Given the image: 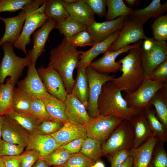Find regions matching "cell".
I'll use <instances>...</instances> for the list:
<instances>
[{
  "mask_svg": "<svg viewBox=\"0 0 167 167\" xmlns=\"http://www.w3.org/2000/svg\"><path fill=\"white\" fill-rule=\"evenodd\" d=\"M83 51L78 50L64 37L62 42L50 52L48 66L59 75L68 94L71 93L75 83L73 72Z\"/></svg>",
  "mask_w": 167,
  "mask_h": 167,
  "instance_id": "obj_1",
  "label": "cell"
},
{
  "mask_svg": "<svg viewBox=\"0 0 167 167\" xmlns=\"http://www.w3.org/2000/svg\"><path fill=\"white\" fill-rule=\"evenodd\" d=\"M122 91L112 81L103 85L98 102L99 114L113 116L130 121L144 109L130 106Z\"/></svg>",
  "mask_w": 167,
  "mask_h": 167,
  "instance_id": "obj_2",
  "label": "cell"
},
{
  "mask_svg": "<svg viewBox=\"0 0 167 167\" xmlns=\"http://www.w3.org/2000/svg\"><path fill=\"white\" fill-rule=\"evenodd\" d=\"M139 48L130 49L125 57L117 61L121 65L120 71L122 73L121 76L112 81L127 94L135 91L145 78Z\"/></svg>",
  "mask_w": 167,
  "mask_h": 167,
  "instance_id": "obj_3",
  "label": "cell"
},
{
  "mask_svg": "<svg viewBox=\"0 0 167 167\" xmlns=\"http://www.w3.org/2000/svg\"><path fill=\"white\" fill-rule=\"evenodd\" d=\"M46 0H29L23 9L26 16L20 35L14 47L28 54L26 46L31 41L30 36L38 28L41 27L48 19L45 14Z\"/></svg>",
  "mask_w": 167,
  "mask_h": 167,
  "instance_id": "obj_4",
  "label": "cell"
},
{
  "mask_svg": "<svg viewBox=\"0 0 167 167\" xmlns=\"http://www.w3.org/2000/svg\"><path fill=\"white\" fill-rule=\"evenodd\" d=\"M13 46L7 42L2 45L4 55L0 63V86L4 84L6 78L9 76L14 87L24 68L28 67L32 62L30 49L25 57L22 58L15 54Z\"/></svg>",
  "mask_w": 167,
  "mask_h": 167,
  "instance_id": "obj_5",
  "label": "cell"
},
{
  "mask_svg": "<svg viewBox=\"0 0 167 167\" xmlns=\"http://www.w3.org/2000/svg\"><path fill=\"white\" fill-rule=\"evenodd\" d=\"M139 48L145 79L148 78L156 68L167 60L166 41H159L145 36Z\"/></svg>",
  "mask_w": 167,
  "mask_h": 167,
  "instance_id": "obj_6",
  "label": "cell"
},
{
  "mask_svg": "<svg viewBox=\"0 0 167 167\" xmlns=\"http://www.w3.org/2000/svg\"><path fill=\"white\" fill-rule=\"evenodd\" d=\"M86 72L89 88L87 109L90 118H92L99 114L98 102L103 85L106 82L112 81L115 76L99 73L89 65L86 68Z\"/></svg>",
  "mask_w": 167,
  "mask_h": 167,
  "instance_id": "obj_7",
  "label": "cell"
},
{
  "mask_svg": "<svg viewBox=\"0 0 167 167\" xmlns=\"http://www.w3.org/2000/svg\"><path fill=\"white\" fill-rule=\"evenodd\" d=\"M132 146L130 122L123 120L102 143L103 155H108L123 149L129 150Z\"/></svg>",
  "mask_w": 167,
  "mask_h": 167,
  "instance_id": "obj_8",
  "label": "cell"
},
{
  "mask_svg": "<svg viewBox=\"0 0 167 167\" xmlns=\"http://www.w3.org/2000/svg\"><path fill=\"white\" fill-rule=\"evenodd\" d=\"M167 86V84L149 79H145L134 92L124 97L130 106L145 109L151 106V99L160 89Z\"/></svg>",
  "mask_w": 167,
  "mask_h": 167,
  "instance_id": "obj_9",
  "label": "cell"
},
{
  "mask_svg": "<svg viewBox=\"0 0 167 167\" xmlns=\"http://www.w3.org/2000/svg\"><path fill=\"white\" fill-rule=\"evenodd\" d=\"M123 120L113 116L98 114L91 118L85 125L87 137L103 143Z\"/></svg>",
  "mask_w": 167,
  "mask_h": 167,
  "instance_id": "obj_10",
  "label": "cell"
},
{
  "mask_svg": "<svg viewBox=\"0 0 167 167\" xmlns=\"http://www.w3.org/2000/svg\"><path fill=\"white\" fill-rule=\"evenodd\" d=\"M143 25L142 22L133 19L128 16L117 38L108 50L116 51L131 43L135 44L143 40L146 36L144 34Z\"/></svg>",
  "mask_w": 167,
  "mask_h": 167,
  "instance_id": "obj_11",
  "label": "cell"
},
{
  "mask_svg": "<svg viewBox=\"0 0 167 167\" xmlns=\"http://www.w3.org/2000/svg\"><path fill=\"white\" fill-rule=\"evenodd\" d=\"M143 40L132 45H129L116 51L108 50L103 56L96 61L92 62L89 66L97 72L109 75L120 71L121 65L116 62L117 57L120 54L133 48H140L143 43Z\"/></svg>",
  "mask_w": 167,
  "mask_h": 167,
  "instance_id": "obj_12",
  "label": "cell"
},
{
  "mask_svg": "<svg viewBox=\"0 0 167 167\" xmlns=\"http://www.w3.org/2000/svg\"><path fill=\"white\" fill-rule=\"evenodd\" d=\"M38 75L47 92L55 97L64 101L68 93L62 79L54 69L41 66L37 69Z\"/></svg>",
  "mask_w": 167,
  "mask_h": 167,
  "instance_id": "obj_13",
  "label": "cell"
},
{
  "mask_svg": "<svg viewBox=\"0 0 167 167\" xmlns=\"http://www.w3.org/2000/svg\"><path fill=\"white\" fill-rule=\"evenodd\" d=\"M30 136L28 132L9 115H4L2 133L3 140L25 148Z\"/></svg>",
  "mask_w": 167,
  "mask_h": 167,
  "instance_id": "obj_14",
  "label": "cell"
},
{
  "mask_svg": "<svg viewBox=\"0 0 167 167\" xmlns=\"http://www.w3.org/2000/svg\"><path fill=\"white\" fill-rule=\"evenodd\" d=\"M128 16H121L113 20L102 22L95 21L87 25L86 30L92 37L93 45L105 39L115 32L121 30Z\"/></svg>",
  "mask_w": 167,
  "mask_h": 167,
  "instance_id": "obj_15",
  "label": "cell"
},
{
  "mask_svg": "<svg viewBox=\"0 0 167 167\" xmlns=\"http://www.w3.org/2000/svg\"><path fill=\"white\" fill-rule=\"evenodd\" d=\"M32 62L28 67L26 77L18 83V88L31 96L40 99L49 93L45 88L35 66Z\"/></svg>",
  "mask_w": 167,
  "mask_h": 167,
  "instance_id": "obj_16",
  "label": "cell"
},
{
  "mask_svg": "<svg viewBox=\"0 0 167 167\" xmlns=\"http://www.w3.org/2000/svg\"><path fill=\"white\" fill-rule=\"evenodd\" d=\"M26 16L25 11L21 10L17 15L13 17L3 18L0 16V19L5 25L4 34L0 40V47L5 42L14 45L20 35Z\"/></svg>",
  "mask_w": 167,
  "mask_h": 167,
  "instance_id": "obj_17",
  "label": "cell"
},
{
  "mask_svg": "<svg viewBox=\"0 0 167 167\" xmlns=\"http://www.w3.org/2000/svg\"><path fill=\"white\" fill-rule=\"evenodd\" d=\"M132 139V148H136L152 135L144 109L129 121Z\"/></svg>",
  "mask_w": 167,
  "mask_h": 167,
  "instance_id": "obj_18",
  "label": "cell"
},
{
  "mask_svg": "<svg viewBox=\"0 0 167 167\" xmlns=\"http://www.w3.org/2000/svg\"><path fill=\"white\" fill-rule=\"evenodd\" d=\"M50 135L61 146L77 139L87 137L85 125L69 120L58 131Z\"/></svg>",
  "mask_w": 167,
  "mask_h": 167,
  "instance_id": "obj_19",
  "label": "cell"
},
{
  "mask_svg": "<svg viewBox=\"0 0 167 167\" xmlns=\"http://www.w3.org/2000/svg\"><path fill=\"white\" fill-rule=\"evenodd\" d=\"M62 2L69 18L73 21L87 26L96 21L95 14L84 0H77L70 4Z\"/></svg>",
  "mask_w": 167,
  "mask_h": 167,
  "instance_id": "obj_20",
  "label": "cell"
},
{
  "mask_svg": "<svg viewBox=\"0 0 167 167\" xmlns=\"http://www.w3.org/2000/svg\"><path fill=\"white\" fill-rule=\"evenodd\" d=\"M159 142L151 135L139 147L130 149V156L133 158L132 167H148L154 148Z\"/></svg>",
  "mask_w": 167,
  "mask_h": 167,
  "instance_id": "obj_21",
  "label": "cell"
},
{
  "mask_svg": "<svg viewBox=\"0 0 167 167\" xmlns=\"http://www.w3.org/2000/svg\"><path fill=\"white\" fill-rule=\"evenodd\" d=\"M64 102L68 120L85 126L91 118L84 104L71 94H67Z\"/></svg>",
  "mask_w": 167,
  "mask_h": 167,
  "instance_id": "obj_22",
  "label": "cell"
},
{
  "mask_svg": "<svg viewBox=\"0 0 167 167\" xmlns=\"http://www.w3.org/2000/svg\"><path fill=\"white\" fill-rule=\"evenodd\" d=\"M56 23L55 20L48 18L40 29L33 33V46L30 49L33 62L36 63L38 58L44 51L49 35L53 29H55Z\"/></svg>",
  "mask_w": 167,
  "mask_h": 167,
  "instance_id": "obj_23",
  "label": "cell"
},
{
  "mask_svg": "<svg viewBox=\"0 0 167 167\" xmlns=\"http://www.w3.org/2000/svg\"><path fill=\"white\" fill-rule=\"evenodd\" d=\"M61 145L50 135L35 133L30 135L25 150H33L37 152L40 158L46 157L52 153Z\"/></svg>",
  "mask_w": 167,
  "mask_h": 167,
  "instance_id": "obj_24",
  "label": "cell"
},
{
  "mask_svg": "<svg viewBox=\"0 0 167 167\" xmlns=\"http://www.w3.org/2000/svg\"><path fill=\"white\" fill-rule=\"evenodd\" d=\"M121 30L115 32L105 39L93 45L88 50L83 51L77 68L81 66L86 68L96 57L107 51L117 38Z\"/></svg>",
  "mask_w": 167,
  "mask_h": 167,
  "instance_id": "obj_25",
  "label": "cell"
},
{
  "mask_svg": "<svg viewBox=\"0 0 167 167\" xmlns=\"http://www.w3.org/2000/svg\"><path fill=\"white\" fill-rule=\"evenodd\" d=\"M167 2L161 4L160 0H153L145 8L134 10L129 17L142 22L144 24L149 19L156 18L163 15L167 11Z\"/></svg>",
  "mask_w": 167,
  "mask_h": 167,
  "instance_id": "obj_26",
  "label": "cell"
},
{
  "mask_svg": "<svg viewBox=\"0 0 167 167\" xmlns=\"http://www.w3.org/2000/svg\"><path fill=\"white\" fill-rule=\"evenodd\" d=\"M40 100L44 103L48 113L53 120L63 125L67 122L64 101L49 94Z\"/></svg>",
  "mask_w": 167,
  "mask_h": 167,
  "instance_id": "obj_27",
  "label": "cell"
},
{
  "mask_svg": "<svg viewBox=\"0 0 167 167\" xmlns=\"http://www.w3.org/2000/svg\"><path fill=\"white\" fill-rule=\"evenodd\" d=\"M77 69V75L71 94L78 99L87 109L89 97V88L86 67Z\"/></svg>",
  "mask_w": 167,
  "mask_h": 167,
  "instance_id": "obj_28",
  "label": "cell"
},
{
  "mask_svg": "<svg viewBox=\"0 0 167 167\" xmlns=\"http://www.w3.org/2000/svg\"><path fill=\"white\" fill-rule=\"evenodd\" d=\"M155 108L156 116L167 128V86L158 90L150 102Z\"/></svg>",
  "mask_w": 167,
  "mask_h": 167,
  "instance_id": "obj_29",
  "label": "cell"
},
{
  "mask_svg": "<svg viewBox=\"0 0 167 167\" xmlns=\"http://www.w3.org/2000/svg\"><path fill=\"white\" fill-rule=\"evenodd\" d=\"M146 116L152 133V135L156 138L159 142L167 141V128L157 117L155 111L151 107L144 109Z\"/></svg>",
  "mask_w": 167,
  "mask_h": 167,
  "instance_id": "obj_30",
  "label": "cell"
},
{
  "mask_svg": "<svg viewBox=\"0 0 167 167\" xmlns=\"http://www.w3.org/2000/svg\"><path fill=\"white\" fill-rule=\"evenodd\" d=\"M14 87L10 78L0 86V116L9 115L13 111V92Z\"/></svg>",
  "mask_w": 167,
  "mask_h": 167,
  "instance_id": "obj_31",
  "label": "cell"
},
{
  "mask_svg": "<svg viewBox=\"0 0 167 167\" xmlns=\"http://www.w3.org/2000/svg\"><path fill=\"white\" fill-rule=\"evenodd\" d=\"M106 5L108 7L105 15L106 21L113 20L121 16H129L133 11L122 0H106Z\"/></svg>",
  "mask_w": 167,
  "mask_h": 167,
  "instance_id": "obj_32",
  "label": "cell"
},
{
  "mask_svg": "<svg viewBox=\"0 0 167 167\" xmlns=\"http://www.w3.org/2000/svg\"><path fill=\"white\" fill-rule=\"evenodd\" d=\"M32 96L18 88L14 87L13 92V108L17 113L30 115Z\"/></svg>",
  "mask_w": 167,
  "mask_h": 167,
  "instance_id": "obj_33",
  "label": "cell"
},
{
  "mask_svg": "<svg viewBox=\"0 0 167 167\" xmlns=\"http://www.w3.org/2000/svg\"><path fill=\"white\" fill-rule=\"evenodd\" d=\"M45 14L48 18L52 19L57 22H61L69 16L61 0H46Z\"/></svg>",
  "mask_w": 167,
  "mask_h": 167,
  "instance_id": "obj_34",
  "label": "cell"
},
{
  "mask_svg": "<svg viewBox=\"0 0 167 167\" xmlns=\"http://www.w3.org/2000/svg\"><path fill=\"white\" fill-rule=\"evenodd\" d=\"M102 143L97 139L87 137L79 152L96 162L103 156Z\"/></svg>",
  "mask_w": 167,
  "mask_h": 167,
  "instance_id": "obj_35",
  "label": "cell"
},
{
  "mask_svg": "<svg viewBox=\"0 0 167 167\" xmlns=\"http://www.w3.org/2000/svg\"><path fill=\"white\" fill-rule=\"evenodd\" d=\"M55 29L68 39L77 33L86 30L87 26L75 22L68 17L61 22H57Z\"/></svg>",
  "mask_w": 167,
  "mask_h": 167,
  "instance_id": "obj_36",
  "label": "cell"
},
{
  "mask_svg": "<svg viewBox=\"0 0 167 167\" xmlns=\"http://www.w3.org/2000/svg\"><path fill=\"white\" fill-rule=\"evenodd\" d=\"M9 115L32 135L36 133V129L43 121L30 115L20 113L13 111Z\"/></svg>",
  "mask_w": 167,
  "mask_h": 167,
  "instance_id": "obj_37",
  "label": "cell"
},
{
  "mask_svg": "<svg viewBox=\"0 0 167 167\" xmlns=\"http://www.w3.org/2000/svg\"><path fill=\"white\" fill-rule=\"evenodd\" d=\"M154 39L159 41L167 40V14L156 18L152 26Z\"/></svg>",
  "mask_w": 167,
  "mask_h": 167,
  "instance_id": "obj_38",
  "label": "cell"
},
{
  "mask_svg": "<svg viewBox=\"0 0 167 167\" xmlns=\"http://www.w3.org/2000/svg\"><path fill=\"white\" fill-rule=\"evenodd\" d=\"M163 144L160 142L156 144L148 167H167V153Z\"/></svg>",
  "mask_w": 167,
  "mask_h": 167,
  "instance_id": "obj_39",
  "label": "cell"
},
{
  "mask_svg": "<svg viewBox=\"0 0 167 167\" xmlns=\"http://www.w3.org/2000/svg\"><path fill=\"white\" fill-rule=\"evenodd\" d=\"M71 154L60 147L48 156L40 158L45 161L50 166H60L63 165Z\"/></svg>",
  "mask_w": 167,
  "mask_h": 167,
  "instance_id": "obj_40",
  "label": "cell"
},
{
  "mask_svg": "<svg viewBox=\"0 0 167 167\" xmlns=\"http://www.w3.org/2000/svg\"><path fill=\"white\" fill-rule=\"evenodd\" d=\"M30 114L42 120H46L54 121L48 113L43 101L38 98L32 96L30 107Z\"/></svg>",
  "mask_w": 167,
  "mask_h": 167,
  "instance_id": "obj_41",
  "label": "cell"
},
{
  "mask_svg": "<svg viewBox=\"0 0 167 167\" xmlns=\"http://www.w3.org/2000/svg\"><path fill=\"white\" fill-rule=\"evenodd\" d=\"M82 153L72 154L62 167H91L95 163Z\"/></svg>",
  "mask_w": 167,
  "mask_h": 167,
  "instance_id": "obj_42",
  "label": "cell"
},
{
  "mask_svg": "<svg viewBox=\"0 0 167 167\" xmlns=\"http://www.w3.org/2000/svg\"><path fill=\"white\" fill-rule=\"evenodd\" d=\"M63 124L58 122L49 120H43L36 129V133L41 135H51L58 131Z\"/></svg>",
  "mask_w": 167,
  "mask_h": 167,
  "instance_id": "obj_43",
  "label": "cell"
},
{
  "mask_svg": "<svg viewBox=\"0 0 167 167\" xmlns=\"http://www.w3.org/2000/svg\"><path fill=\"white\" fill-rule=\"evenodd\" d=\"M66 40L76 47L93 45L92 37L86 30L80 32Z\"/></svg>",
  "mask_w": 167,
  "mask_h": 167,
  "instance_id": "obj_44",
  "label": "cell"
},
{
  "mask_svg": "<svg viewBox=\"0 0 167 167\" xmlns=\"http://www.w3.org/2000/svg\"><path fill=\"white\" fill-rule=\"evenodd\" d=\"M24 148L19 145L0 140V155L12 156L19 155L22 153Z\"/></svg>",
  "mask_w": 167,
  "mask_h": 167,
  "instance_id": "obj_45",
  "label": "cell"
},
{
  "mask_svg": "<svg viewBox=\"0 0 167 167\" xmlns=\"http://www.w3.org/2000/svg\"><path fill=\"white\" fill-rule=\"evenodd\" d=\"M29 0H0V12H14L22 10Z\"/></svg>",
  "mask_w": 167,
  "mask_h": 167,
  "instance_id": "obj_46",
  "label": "cell"
},
{
  "mask_svg": "<svg viewBox=\"0 0 167 167\" xmlns=\"http://www.w3.org/2000/svg\"><path fill=\"white\" fill-rule=\"evenodd\" d=\"M19 156L21 167H32L40 158L38 152L33 150H25Z\"/></svg>",
  "mask_w": 167,
  "mask_h": 167,
  "instance_id": "obj_47",
  "label": "cell"
},
{
  "mask_svg": "<svg viewBox=\"0 0 167 167\" xmlns=\"http://www.w3.org/2000/svg\"><path fill=\"white\" fill-rule=\"evenodd\" d=\"M111 167L125 161L130 156L129 150L125 149L114 152L108 155Z\"/></svg>",
  "mask_w": 167,
  "mask_h": 167,
  "instance_id": "obj_48",
  "label": "cell"
},
{
  "mask_svg": "<svg viewBox=\"0 0 167 167\" xmlns=\"http://www.w3.org/2000/svg\"><path fill=\"white\" fill-rule=\"evenodd\" d=\"M89 6L94 14L102 17L106 15L105 0H84Z\"/></svg>",
  "mask_w": 167,
  "mask_h": 167,
  "instance_id": "obj_49",
  "label": "cell"
},
{
  "mask_svg": "<svg viewBox=\"0 0 167 167\" xmlns=\"http://www.w3.org/2000/svg\"><path fill=\"white\" fill-rule=\"evenodd\" d=\"M147 79L167 84V60L158 66Z\"/></svg>",
  "mask_w": 167,
  "mask_h": 167,
  "instance_id": "obj_50",
  "label": "cell"
},
{
  "mask_svg": "<svg viewBox=\"0 0 167 167\" xmlns=\"http://www.w3.org/2000/svg\"><path fill=\"white\" fill-rule=\"evenodd\" d=\"M85 139L83 138L77 139L60 147L72 154L78 153L80 152Z\"/></svg>",
  "mask_w": 167,
  "mask_h": 167,
  "instance_id": "obj_51",
  "label": "cell"
},
{
  "mask_svg": "<svg viewBox=\"0 0 167 167\" xmlns=\"http://www.w3.org/2000/svg\"><path fill=\"white\" fill-rule=\"evenodd\" d=\"M19 155L3 156H1V159L6 167H21Z\"/></svg>",
  "mask_w": 167,
  "mask_h": 167,
  "instance_id": "obj_52",
  "label": "cell"
},
{
  "mask_svg": "<svg viewBox=\"0 0 167 167\" xmlns=\"http://www.w3.org/2000/svg\"><path fill=\"white\" fill-rule=\"evenodd\" d=\"M133 158L130 156L125 161L122 163L113 167H132Z\"/></svg>",
  "mask_w": 167,
  "mask_h": 167,
  "instance_id": "obj_53",
  "label": "cell"
},
{
  "mask_svg": "<svg viewBox=\"0 0 167 167\" xmlns=\"http://www.w3.org/2000/svg\"><path fill=\"white\" fill-rule=\"evenodd\" d=\"M50 166L44 160L39 158L32 167H50Z\"/></svg>",
  "mask_w": 167,
  "mask_h": 167,
  "instance_id": "obj_54",
  "label": "cell"
},
{
  "mask_svg": "<svg viewBox=\"0 0 167 167\" xmlns=\"http://www.w3.org/2000/svg\"><path fill=\"white\" fill-rule=\"evenodd\" d=\"M140 1L137 0H125L123 1L129 6L131 7H134L138 4Z\"/></svg>",
  "mask_w": 167,
  "mask_h": 167,
  "instance_id": "obj_55",
  "label": "cell"
},
{
  "mask_svg": "<svg viewBox=\"0 0 167 167\" xmlns=\"http://www.w3.org/2000/svg\"><path fill=\"white\" fill-rule=\"evenodd\" d=\"M91 167H105L104 163L99 160L96 161Z\"/></svg>",
  "mask_w": 167,
  "mask_h": 167,
  "instance_id": "obj_56",
  "label": "cell"
},
{
  "mask_svg": "<svg viewBox=\"0 0 167 167\" xmlns=\"http://www.w3.org/2000/svg\"><path fill=\"white\" fill-rule=\"evenodd\" d=\"M4 115L0 116V140L1 139L2 129L3 123Z\"/></svg>",
  "mask_w": 167,
  "mask_h": 167,
  "instance_id": "obj_57",
  "label": "cell"
},
{
  "mask_svg": "<svg viewBox=\"0 0 167 167\" xmlns=\"http://www.w3.org/2000/svg\"><path fill=\"white\" fill-rule=\"evenodd\" d=\"M77 0H63L62 2L67 4H70L76 2Z\"/></svg>",
  "mask_w": 167,
  "mask_h": 167,
  "instance_id": "obj_58",
  "label": "cell"
},
{
  "mask_svg": "<svg viewBox=\"0 0 167 167\" xmlns=\"http://www.w3.org/2000/svg\"><path fill=\"white\" fill-rule=\"evenodd\" d=\"M0 167H6L3 161H2V159L0 161Z\"/></svg>",
  "mask_w": 167,
  "mask_h": 167,
  "instance_id": "obj_59",
  "label": "cell"
},
{
  "mask_svg": "<svg viewBox=\"0 0 167 167\" xmlns=\"http://www.w3.org/2000/svg\"><path fill=\"white\" fill-rule=\"evenodd\" d=\"M53 167H62L61 166H53Z\"/></svg>",
  "mask_w": 167,
  "mask_h": 167,
  "instance_id": "obj_60",
  "label": "cell"
},
{
  "mask_svg": "<svg viewBox=\"0 0 167 167\" xmlns=\"http://www.w3.org/2000/svg\"><path fill=\"white\" fill-rule=\"evenodd\" d=\"M1 156L0 155V161L1 160Z\"/></svg>",
  "mask_w": 167,
  "mask_h": 167,
  "instance_id": "obj_61",
  "label": "cell"
}]
</instances>
